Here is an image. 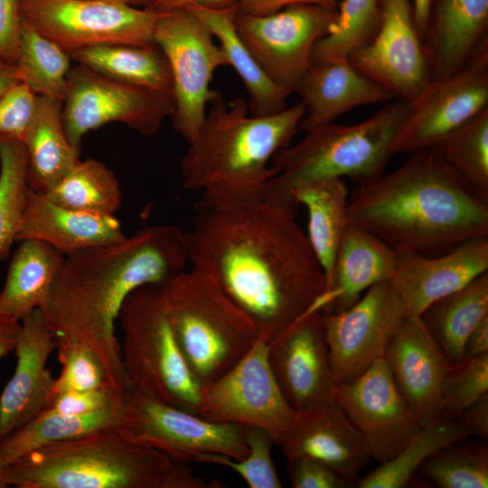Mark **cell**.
<instances>
[{
  "label": "cell",
  "instance_id": "6da1fadb",
  "mask_svg": "<svg viewBox=\"0 0 488 488\" xmlns=\"http://www.w3.org/2000/svg\"><path fill=\"white\" fill-rule=\"evenodd\" d=\"M296 218L262 196L198 205L185 231L191 268L214 281L267 343L314 311L326 286Z\"/></svg>",
  "mask_w": 488,
  "mask_h": 488
},
{
  "label": "cell",
  "instance_id": "7a4b0ae2",
  "mask_svg": "<svg viewBox=\"0 0 488 488\" xmlns=\"http://www.w3.org/2000/svg\"><path fill=\"white\" fill-rule=\"evenodd\" d=\"M187 265L185 231L172 225L149 226L119 242L65 256L39 308L56 349L88 348L109 383L128 390L116 334L120 309L136 288L163 285Z\"/></svg>",
  "mask_w": 488,
  "mask_h": 488
},
{
  "label": "cell",
  "instance_id": "3957f363",
  "mask_svg": "<svg viewBox=\"0 0 488 488\" xmlns=\"http://www.w3.org/2000/svg\"><path fill=\"white\" fill-rule=\"evenodd\" d=\"M350 221L397 253L436 256L488 235V197L436 148L409 154L397 170L350 190Z\"/></svg>",
  "mask_w": 488,
  "mask_h": 488
},
{
  "label": "cell",
  "instance_id": "277c9868",
  "mask_svg": "<svg viewBox=\"0 0 488 488\" xmlns=\"http://www.w3.org/2000/svg\"><path fill=\"white\" fill-rule=\"evenodd\" d=\"M305 108L300 102L267 116H252L241 98L227 102L214 89L204 121L181 161L183 184L200 192L199 206L264 196L277 174L275 154L291 144Z\"/></svg>",
  "mask_w": 488,
  "mask_h": 488
},
{
  "label": "cell",
  "instance_id": "5b68a950",
  "mask_svg": "<svg viewBox=\"0 0 488 488\" xmlns=\"http://www.w3.org/2000/svg\"><path fill=\"white\" fill-rule=\"evenodd\" d=\"M17 488H218L112 427L37 449L9 465Z\"/></svg>",
  "mask_w": 488,
  "mask_h": 488
},
{
  "label": "cell",
  "instance_id": "8992f818",
  "mask_svg": "<svg viewBox=\"0 0 488 488\" xmlns=\"http://www.w3.org/2000/svg\"><path fill=\"white\" fill-rule=\"evenodd\" d=\"M408 108V101L390 100L357 124L332 122L305 132L300 142L279 149L273 156L277 174L269 180L264 197L297 211L292 191L303 183L348 177L360 183L382 175L393 155L394 136Z\"/></svg>",
  "mask_w": 488,
  "mask_h": 488
},
{
  "label": "cell",
  "instance_id": "52a82bcc",
  "mask_svg": "<svg viewBox=\"0 0 488 488\" xmlns=\"http://www.w3.org/2000/svg\"><path fill=\"white\" fill-rule=\"evenodd\" d=\"M162 286L175 338L202 387L230 370L258 339L251 320L205 275L185 269Z\"/></svg>",
  "mask_w": 488,
  "mask_h": 488
},
{
  "label": "cell",
  "instance_id": "ba28073f",
  "mask_svg": "<svg viewBox=\"0 0 488 488\" xmlns=\"http://www.w3.org/2000/svg\"><path fill=\"white\" fill-rule=\"evenodd\" d=\"M117 321L120 358L130 389L198 415L202 387L192 373L168 318L162 285H145L125 300Z\"/></svg>",
  "mask_w": 488,
  "mask_h": 488
},
{
  "label": "cell",
  "instance_id": "9c48e42d",
  "mask_svg": "<svg viewBox=\"0 0 488 488\" xmlns=\"http://www.w3.org/2000/svg\"><path fill=\"white\" fill-rule=\"evenodd\" d=\"M208 25L189 7L161 13L154 42L168 61L173 82V123L189 144L197 136L213 93L214 72L228 65Z\"/></svg>",
  "mask_w": 488,
  "mask_h": 488
},
{
  "label": "cell",
  "instance_id": "30bf717a",
  "mask_svg": "<svg viewBox=\"0 0 488 488\" xmlns=\"http://www.w3.org/2000/svg\"><path fill=\"white\" fill-rule=\"evenodd\" d=\"M22 21L65 52L112 43L151 44L161 14L121 0H19Z\"/></svg>",
  "mask_w": 488,
  "mask_h": 488
},
{
  "label": "cell",
  "instance_id": "8fae6325",
  "mask_svg": "<svg viewBox=\"0 0 488 488\" xmlns=\"http://www.w3.org/2000/svg\"><path fill=\"white\" fill-rule=\"evenodd\" d=\"M119 431L176 464L217 454L241 460L249 452L243 425L213 422L129 389Z\"/></svg>",
  "mask_w": 488,
  "mask_h": 488
},
{
  "label": "cell",
  "instance_id": "7c38bea8",
  "mask_svg": "<svg viewBox=\"0 0 488 488\" xmlns=\"http://www.w3.org/2000/svg\"><path fill=\"white\" fill-rule=\"evenodd\" d=\"M336 18L337 7L299 4L263 15L238 13L235 26L267 78L293 93L312 63L314 45Z\"/></svg>",
  "mask_w": 488,
  "mask_h": 488
},
{
  "label": "cell",
  "instance_id": "4fadbf2b",
  "mask_svg": "<svg viewBox=\"0 0 488 488\" xmlns=\"http://www.w3.org/2000/svg\"><path fill=\"white\" fill-rule=\"evenodd\" d=\"M173 100L78 64L70 67L62 101L67 135L80 150L82 137L103 125L117 122L145 136L155 134L172 116Z\"/></svg>",
  "mask_w": 488,
  "mask_h": 488
},
{
  "label": "cell",
  "instance_id": "5bb4252c",
  "mask_svg": "<svg viewBox=\"0 0 488 488\" xmlns=\"http://www.w3.org/2000/svg\"><path fill=\"white\" fill-rule=\"evenodd\" d=\"M488 108V42L455 74L431 79L409 102L391 151L411 154L433 148Z\"/></svg>",
  "mask_w": 488,
  "mask_h": 488
},
{
  "label": "cell",
  "instance_id": "9a60e30c",
  "mask_svg": "<svg viewBox=\"0 0 488 488\" xmlns=\"http://www.w3.org/2000/svg\"><path fill=\"white\" fill-rule=\"evenodd\" d=\"M296 412L270 367L268 343L259 335L237 363L202 387L198 416L213 422L261 427L277 444Z\"/></svg>",
  "mask_w": 488,
  "mask_h": 488
},
{
  "label": "cell",
  "instance_id": "2e32d148",
  "mask_svg": "<svg viewBox=\"0 0 488 488\" xmlns=\"http://www.w3.org/2000/svg\"><path fill=\"white\" fill-rule=\"evenodd\" d=\"M408 315L389 281L373 285L350 308L324 314L332 374L336 384L363 373L386 348Z\"/></svg>",
  "mask_w": 488,
  "mask_h": 488
},
{
  "label": "cell",
  "instance_id": "e0dca14e",
  "mask_svg": "<svg viewBox=\"0 0 488 488\" xmlns=\"http://www.w3.org/2000/svg\"><path fill=\"white\" fill-rule=\"evenodd\" d=\"M349 59L398 99L410 102L417 98L431 80V73L412 1L380 0L375 34Z\"/></svg>",
  "mask_w": 488,
  "mask_h": 488
},
{
  "label": "cell",
  "instance_id": "ac0fdd59",
  "mask_svg": "<svg viewBox=\"0 0 488 488\" xmlns=\"http://www.w3.org/2000/svg\"><path fill=\"white\" fill-rule=\"evenodd\" d=\"M333 399L361 432L371 457L380 464L395 456L420 428L384 358L354 380L336 384Z\"/></svg>",
  "mask_w": 488,
  "mask_h": 488
},
{
  "label": "cell",
  "instance_id": "d6986e66",
  "mask_svg": "<svg viewBox=\"0 0 488 488\" xmlns=\"http://www.w3.org/2000/svg\"><path fill=\"white\" fill-rule=\"evenodd\" d=\"M268 361L290 407L301 411L333 400L324 314L310 311L268 343Z\"/></svg>",
  "mask_w": 488,
  "mask_h": 488
},
{
  "label": "cell",
  "instance_id": "ffe728a7",
  "mask_svg": "<svg viewBox=\"0 0 488 488\" xmlns=\"http://www.w3.org/2000/svg\"><path fill=\"white\" fill-rule=\"evenodd\" d=\"M383 358L419 427L439 417L442 383L451 364L419 315L405 317Z\"/></svg>",
  "mask_w": 488,
  "mask_h": 488
},
{
  "label": "cell",
  "instance_id": "44dd1931",
  "mask_svg": "<svg viewBox=\"0 0 488 488\" xmlns=\"http://www.w3.org/2000/svg\"><path fill=\"white\" fill-rule=\"evenodd\" d=\"M488 272V235L469 239L451 250L425 256L398 253L389 281L408 314L420 315L436 300Z\"/></svg>",
  "mask_w": 488,
  "mask_h": 488
},
{
  "label": "cell",
  "instance_id": "7402d4cb",
  "mask_svg": "<svg viewBox=\"0 0 488 488\" xmlns=\"http://www.w3.org/2000/svg\"><path fill=\"white\" fill-rule=\"evenodd\" d=\"M55 349L39 308L21 320L14 371L0 395V440L51 407L56 378L47 362Z\"/></svg>",
  "mask_w": 488,
  "mask_h": 488
},
{
  "label": "cell",
  "instance_id": "603a6c76",
  "mask_svg": "<svg viewBox=\"0 0 488 488\" xmlns=\"http://www.w3.org/2000/svg\"><path fill=\"white\" fill-rule=\"evenodd\" d=\"M277 445L286 460L317 459L354 483L371 458L361 432L334 399L296 411Z\"/></svg>",
  "mask_w": 488,
  "mask_h": 488
},
{
  "label": "cell",
  "instance_id": "cb8c5ba5",
  "mask_svg": "<svg viewBox=\"0 0 488 488\" xmlns=\"http://www.w3.org/2000/svg\"><path fill=\"white\" fill-rule=\"evenodd\" d=\"M305 113L299 130L305 133L334 122L349 110L372 103H387L394 95L356 69L349 57L312 62L295 91Z\"/></svg>",
  "mask_w": 488,
  "mask_h": 488
},
{
  "label": "cell",
  "instance_id": "d4e9b609",
  "mask_svg": "<svg viewBox=\"0 0 488 488\" xmlns=\"http://www.w3.org/2000/svg\"><path fill=\"white\" fill-rule=\"evenodd\" d=\"M126 237L115 215L68 208L29 187L16 241L40 240L67 256Z\"/></svg>",
  "mask_w": 488,
  "mask_h": 488
},
{
  "label": "cell",
  "instance_id": "484cf974",
  "mask_svg": "<svg viewBox=\"0 0 488 488\" xmlns=\"http://www.w3.org/2000/svg\"><path fill=\"white\" fill-rule=\"evenodd\" d=\"M488 0H430L422 34L431 79L460 70L487 41Z\"/></svg>",
  "mask_w": 488,
  "mask_h": 488
},
{
  "label": "cell",
  "instance_id": "4316f807",
  "mask_svg": "<svg viewBox=\"0 0 488 488\" xmlns=\"http://www.w3.org/2000/svg\"><path fill=\"white\" fill-rule=\"evenodd\" d=\"M398 253L370 231L350 222L340 242L331 277L314 310L336 313L353 305L375 284L389 281Z\"/></svg>",
  "mask_w": 488,
  "mask_h": 488
},
{
  "label": "cell",
  "instance_id": "83f0119b",
  "mask_svg": "<svg viewBox=\"0 0 488 488\" xmlns=\"http://www.w3.org/2000/svg\"><path fill=\"white\" fill-rule=\"evenodd\" d=\"M29 187L45 193L80 161L65 128L62 103L38 96L34 117L23 141Z\"/></svg>",
  "mask_w": 488,
  "mask_h": 488
},
{
  "label": "cell",
  "instance_id": "f1b7e54d",
  "mask_svg": "<svg viewBox=\"0 0 488 488\" xmlns=\"http://www.w3.org/2000/svg\"><path fill=\"white\" fill-rule=\"evenodd\" d=\"M296 203L307 211V238L325 275L331 277L342 238L350 224V190L343 178L303 183L292 191Z\"/></svg>",
  "mask_w": 488,
  "mask_h": 488
},
{
  "label": "cell",
  "instance_id": "f546056e",
  "mask_svg": "<svg viewBox=\"0 0 488 488\" xmlns=\"http://www.w3.org/2000/svg\"><path fill=\"white\" fill-rule=\"evenodd\" d=\"M188 7L208 25L223 50L228 65L240 78L249 96V113L267 116L285 109L291 93L267 78L240 40L235 26L237 6L225 9Z\"/></svg>",
  "mask_w": 488,
  "mask_h": 488
},
{
  "label": "cell",
  "instance_id": "4dcf8cb0",
  "mask_svg": "<svg viewBox=\"0 0 488 488\" xmlns=\"http://www.w3.org/2000/svg\"><path fill=\"white\" fill-rule=\"evenodd\" d=\"M20 242L0 290V314L19 321L41 307L65 257L40 240Z\"/></svg>",
  "mask_w": 488,
  "mask_h": 488
},
{
  "label": "cell",
  "instance_id": "1f68e13d",
  "mask_svg": "<svg viewBox=\"0 0 488 488\" xmlns=\"http://www.w3.org/2000/svg\"><path fill=\"white\" fill-rule=\"evenodd\" d=\"M70 57L78 64L103 75L173 100L170 67L164 52L155 43L99 44L80 49Z\"/></svg>",
  "mask_w": 488,
  "mask_h": 488
},
{
  "label": "cell",
  "instance_id": "d6a6232c",
  "mask_svg": "<svg viewBox=\"0 0 488 488\" xmlns=\"http://www.w3.org/2000/svg\"><path fill=\"white\" fill-rule=\"evenodd\" d=\"M419 316L451 366L458 364L467 337L488 316V272L436 300Z\"/></svg>",
  "mask_w": 488,
  "mask_h": 488
},
{
  "label": "cell",
  "instance_id": "836d02e7",
  "mask_svg": "<svg viewBox=\"0 0 488 488\" xmlns=\"http://www.w3.org/2000/svg\"><path fill=\"white\" fill-rule=\"evenodd\" d=\"M126 401V400H125ZM125 402L84 415L44 411L0 440V458L8 465L42 447L118 427Z\"/></svg>",
  "mask_w": 488,
  "mask_h": 488
},
{
  "label": "cell",
  "instance_id": "e575fe53",
  "mask_svg": "<svg viewBox=\"0 0 488 488\" xmlns=\"http://www.w3.org/2000/svg\"><path fill=\"white\" fill-rule=\"evenodd\" d=\"M470 436L457 418L439 416L421 427L413 438L391 459L359 477V488H402L407 486L422 464L440 448Z\"/></svg>",
  "mask_w": 488,
  "mask_h": 488
},
{
  "label": "cell",
  "instance_id": "d590c367",
  "mask_svg": "<svg viewBox=\"0 0 488 488\" xmlns=\"http://www.w3.org/2000/svg\"><path fill=\"white\" fill-rule=\"evenodd\" d=\"M70 60V55L55 42L22 23L14 63L15 74L18 81L26 84L37 96L62 103Z\"/></svg>",
  "mask_w": 488,
  "mask_h": 488
},
{
  "label": "cell",
  "instance_id": "8d00e7d4",
  "mask_svg": "<svg viewBox=\"0 0 488 488\" xmlns=\"http://www.w3.org/2000/svg\"><path fill=\"white\" fill-rule=\"evenodd\" d=\"M43 194L60 205L105 215H115L122 202L121 188L113 172L91 158L80 160Z\"/></svg>",
  "mask_w": 488,
  "mask_h": 488
},
{
  "label": "cell",
  "instance_id": "74e56055",
  "mask_svg": "<svg viewBox=\"0 0 488 488\" xmlns=\"http://www.w3.org/2000/svg\"><path fill=\"white\" fill-rule=\"evenodd\" d=\"M28 189L24 144L0 136V259L16 241Z\"/></svg>",
  "mask_w": 488,
  "mask_h": 488
},
{
  "label": "cell",
  "instance_id": "f35d334b",
  "mask_svg": "<svg viewBox=\"0 0 488 488\" xmlns=\"http://www.w3.org/2000/svg\"><path fill=\"white\" fill-rule=\"evenodd\" d=\"M434 148L457 174L488 197V108Z\"/></svg>",
  "mask_w": 488,
  "mask_h": 488
},
{
  "label": "cell",
  "instance_id": "ab89813d",
  "mask_svg": "<svg viewBox=\"0 0 488 488\" xmlns=\"http://www.w3.org/2000/svg\"><path fill=\"white\" fill-rule=\"evenodd\" d=\"M443 488H487L488 449L468 437L430 455L418 470Z\"/></svg>",
  "mask_w": 488,
  "mask_h": 488
},
{
  "label": "cell",
  "instance_id": "60d3db41",
  "mask_svg": "<svg viewBox=\"0 0 488 488\" xmlns=\"http://www.w3.org/2000/svg\"><path fill=\"white\" fill-rule=\"evenodd\" d=\"M380 18V0H342L330 33L314 45L312 62L349 57L375 34Z\"/></svg>",
  "mask_w": 488,
  "mask_h": 488
},
{
  "label": "cell",
  "instance_id": "b9f144b4",
  "mask_svg": "<svg viewBox=\"0 0 488 488\" xmlns=\"http://www.w3.org/2000/svg\"><path fill=\"white\" fill-rule=\"evenodd\" d=\"M248 455L241 460L217 454L198 456L195 463H210L230 468L236 472L249 488H281L282 483L277 474L271 455L275 444L272 436L265 429L254 426H243Z\"/></svg>",
  "mask_w": 488,
  "mask_h": 488
},
{
  "label": "cell",
  "instance_id": "7bdbcfd3",
  "mask_svg": "<svg viewBox=\"0 0 488 488\" xmlns=\"http://www.w3.org/2000/svg\"><path fill=\"white\" fill-rule=\"evenodd\" d=\"M488 392V352L451 366L441 389L440 416L456 418L468 406Z\"/></svg>",
  "mask_w": 488,
  "mask_h": 488
},
{
  "label": "cell",
  "instance_id": "ee69618b",
  "mask_svg": "<svg viewBox=\"0 0 488 488\" xmlns=\"http://www.w3.org/2000/svg\"><path fill=\"white\" fill-rule=\"evenodd\" d=\"M56 350L61 370L55 379L54 397L65 391L91 390L108 386L114 388L108 380L102 363L88 348L68 345Z\"/></svg>",
  "mask_w": 488,
  "mask_h": 488
},
{
  "label": "cell",
  "instance_id": "f6af8a7d",
  "mask_svg": "<svg viewBox=\"0 0 488 488\" xmlns=\"http://www.w3.org/2000/svg\"><path fill=\"white\" fill-rule=\"evenodd\" d=\"M38 96L17 81L0 97V136L23 143L34 117Z\"/></svg>",
  "mask_w": 488,
  "mask_h": 488
},
{
  "label": "cell",
  "instance_id": "bcb514c9",
  "mask_svg": "<svg viewBox=\"0 0 488 488\" xmlns=\"http://www.w3.org/2000/svg\"><path fill=\"white\" fill-rule=\"evenodd\" d=\"M128 390L120 391L108 386L91 390L65 391L55 395L47 410L66 415L96 413L123 404Z\"/></svg>",
  "mask_w": 488,
  "mask_h": 488
},
{
  "label": "cell",
  "instance_id": "7dc6e473",
  "mask_svg": "<svg viewBox=\"0 0 488 488\" xmlns=\"http://www.w3.org/2000/svg\"><path fill=\"white\" fill-rule=\"evenodd\" d=\"M287 472L294 488H350L355 483L345 480L324 463L299 456L287 460Z\"/></svg>",
  "mask_w": 488,
  "mask_h": 488
},
{
  "label": "cell",
  "instance_id": "c3c4849f",
  "mask_svg": "<svg viewBox=\"0 0 488 488\" xmlns=\"http://www.w3.org/2000/svg\"><path fill=\"white\" fill-rule=\"evenodd\" d=\"M22 23L19 0H0V61L14 63Z\"/></svg>",
  "mask_w": 488,
  "mask_h": 488
},
{
  "label": "cell",
  "instance_id": "681fc988",
  "mask_svg": "<svg viewBox=\"0 0 488 488\" xmlns=\"http://www.w3.org/2000/svg\"><path fill=\"white\" fill-rule=\"evenodd\" d=\"M299 4L320 5L337 7L339 0H237L236 6L239 14L263 15L275 13L288 5Z\"/></svg>",
  "mask_w": 488,
  "mask_h": 488
},
{
  "label": "cell",
  "instance_id": "f907efd6",
  "mask_svg": "<svg viewBox=\"0 0 488 488\" xmlns=\"http://www.w3.org/2000/svg\"><path fill=\"white\" fill-rule=\"evenodd\" d=\"M467 429L470 436L483 441L488 439V392L464 409L456 418Z\"/></svg>",
  "mask_w": 488,
  "mask_h": 488
},
{
  "label": "cell",
  "instance_id": "816d5d0a",
  "mask_svg": "<svg viewBox=\"0 0 488 488\" xmlns=\"http://www.w3.org/2000/svg\"><path fill=\"white\" fill-rule=\"evenodd\" d=\"M236 1L237 0H157L146 9L159 13L192 5L212 9H225L236 6Z\"/></svg>",
  "mask_w": 488,
  "mask_h": 488
},
{
  "label": "cell",
  "instance_id": "f5cc1de1",
  "mask_svg": "<svg viewBox=\"0 0 488 488\" xmlns=\"http://www.w3.org/2000/svg\"><path fill=\"white\" fill-rule=\"evenodd\" d=\"M486 352H488V316L484 317L467 337L464 346L463 360Z\"/></svg>",
  "mask_w": 488,
  "mask_h": 488
},
{
  "label": "cell",
  "instance_id": "db71d44e",
  "mask_svg": "<svg viewBox=\"0 0 488 488\" xmlns=\"http://www.w3.org/2000/svg\"><path fill=\"white\" fill-rule=\"evenodd\" d=\"M20 330L21 321L0 314V360L14 351Z\"/></svg>",
  "mask_w": 488,
  "mask_h": 488
},
{
  "label": "cell",
  "instance_id": "11a10c76",
  "mask_svg": "<svg viewBox=\"0 0 488 488\" xmlns=\"http://www.w3.org/2000/svg\"><path fill=\"white\" fill-rule=\"evenodd\" d=\"M17 81L14 65L0 61V97Z\"/></svg>",
  "mask_w": 488,
  "mask_h": 488
},
{
  "label": "cell",
  "instance_id": "9f6ffc18",
  "mask_svg": "<svg viewBox=\"0 0 488 488\" xmlns=\"http://www.w3.org/2000/svg\"><path fill=\"white\" fill-rule=\"evenodd\" d=\"M417 27L422 36L430 0H411Z\"/></svg>",
  "mask_w": 488,
  "mask_h": 488
},
{
  "label": "cell",
  "instance_id": "6f0895ef",
  "mask_svg": "<svg viewBox=\"0 0 488 488\" xmlns=\"http://www.w3.org/2000/svg\"><path fill=\"white\" fill-rule=\"evenodd\" d=\"M8 477L9 465L0 458V488H5L9 486Z\"/></svg>",
  "mask_w": 488,
  "mask_h": 488
},
{
  "label": "cell",
  "instance_id": "680465c9",
  "mask_svg": "<svg viewBox=\"0 0 488 488\" xmlns=\"http://www.w3.org/2000/svg\"><path fill=\"white\" fill-rule=\"evenodd\" d=\"M121 1L135 7L143 6L144 8H148L153 4H155L157 0H121Z\"/></svg>",
  "mask_w": 488,
  "mask_h": 488
}]
</instances>
